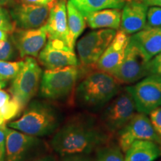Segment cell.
<instances>
[{"instance_id":"6da1fadb","label":"cell","mask_w":161,"mask_h":161,"mask_svg":"<svg viewBox=\"0 0 161 161\" xmlns=\"http://www.w3.org/2000/svg\"><path fill=\"white\" fill-rule=\"evenodd\" d=\"M112 136L95 118L82 114L70 118L58 128L50 145L62 157L88 154L109 144Z\"/></svg>"},{"instance_id":"7a4b0ae2","label":"cell","mask_w":161,"mask_h":161,"mask_svg":"<svg viewBox=\"0 0 161 161\" xmlns=\"http://www.w3.org/2000/svg\"><path fill=\"white\" fill-rule=\"evenodd\" d=\"M120 84L109 73L98 69L90 72L75 87V102L86 110H99L119 92Z\"/></svg>"},{"instance_id":"3957f363","label":"cell","mask_w":161,"mask_h":161,"mask_svg":"<svg viewBox=\"0 0 161 161\" xmlns=\"http://www.w3.org/2000/svg\"><path fill=\"white\" fill-rule=\"evenodd\" d=\"M60 120L59 111L52 104L34 101L19 118L9 122L8 127L29 135L44 136L58 130Z\"/></svg>"},{"instance_id":"277c9868","label":"cell","mask_w":161,"mask_h":161,"mask_svg":"<svg viewBox=\"0 0 161 161\" xmlns=\"http://www.w3.org/2000/svg\"><path fill=\"white\" fill-rule=\"evenodd\" d=\"M78 76V66L46 69L42 75L40 96L52 101L65 99L75 90Z\"/></svg>"},{"instance_id":"5b68a950","label":"cell","mask_w":161,"mask_h":161,"mask_svg":"<svg viewBox=\"0 0 161 161\" xmlns=\"http://www.w3.org/2000/svg\"><path fill=\"white\" fill-rule=\"evenodd\" d=\"M42 69L33 57H26L22 69L13 79L9 92L24 108L39 90Z\"/></svg>"},{"instance_id":"8992f818","label":"cell","mask_w":161,"mask_h":161,"mask_svg":"<svg viewBox=\"0 0 161 161\" xmlns=\"http://www.w3.org/2000/svg\"><path fill=\"white\" fill-rule=\"evenodd\" d=\"M136 107L130 93L125 90L114 97L107 105L101 116L100 122L113 136L118 134L135 115Z\"/></svg>"},{"instance_id":"52a82bcc","label":"cell","mask_w":161,"mask_h":161,"mask_svg":"<svg viewBox=\"0 0 161 161\" xmlns=\"http://www.w3.org/2000/svg\"><path fill=\"white\" fill-rule=\"evenodd\" d=\"M116 34L115 29H101L90 31L80 38L77 43V52L80 64L86 68L95 66Z\"/></svg>"},{"instance_id":"ba28073f","label":"cell","mask_w":161,"mask_h":161,"mask_svg":"<svg viewBox=\"0 0 161 161\" xmlns=\"http://www.w3.org/2000/svg\"><path fill=\"white\" fill-rule=\"evenodd\" d=\"M125 90L130 93L139 113L149 114L161 107V77L150 75Z\"/></svg>"},{"instance_id":"9c48e42d","label":"cell","mask_w":161,"mask_h":161,"mask_svg":"<svg viewBox=\"0 0 161 161\" xmlns=\"http://www.w3.org/2000/svg\"><path fill=\"white\" fill-rule=\"evenodd\" d=\"M119 147L125 153L136 140H150L161 146V139L153 127L147 114H135L128 123L118 132Z\"/></svg>"},{"instance_id":"30bf717a","label":"cell","mask_w":161,"mask_h":161,"mask_svg":"<svg viewBox=\"0 0 161 161\" xmlns=\"http://www.w3.org/2000/svg\"><path fill=\"white\" fill-rule=\"evenodd\" d=\"M148 61L140 48L129 38L123 60L112 75L121 84H133L147 76Z\"/></svg>"},{"instance_id":"8fae6325","label":"cell","mask_w":161,"mask_h":161,"mask_svg":"<svg viewBox=\"0 0 161 161\" xmlns=\"http://www.w3.org/2000/svg\"><path fill=\"white\" fill-rule=\"evenodd\" d=\"M42 146L37 136L6 128L5 161H25Z\"/></svg>"},{"instance_id":"7c38bea8","label":"cell","mask_w":161,"mask_h":161,"mask_svg":"<svg viewBox=\"0 0 161 161\" xmlns=\"http://www.w3.org/2000/svg\"><path fill=\"white\" fill-rule=\"evenodd\" d=\"M38 60L47 69L78 66L79 64L74 50L58 40H49L39 53Z\"/></svg>"},{"instance_id":"4fadbf2b","label":"cell","mask_w":161,"mask_h":161,"mask_svg":"<svg viewBox=\"0 0 161 161\" xmlns=\"http://www.w3.org/2000/svg\"><path fill=\"white\" fill-rule=\"evenodd\" d=\"M47 34L45 26L35 29H16L11 40L22 58L38 57L46 43Z\"/></svg>"},{"instance_id":"5bb4252c","label":"cell","mask_w":161,"mask_h":161,"mask_svg":"<svg viewBox=\"0 0 161 161\" xmlns=\"http://www.w3.org/2000/svg\"><path fill=\"white\" fill-rule=\"evenodd\" d=\"M49 5L21 3L11 9V16L17 27L21 29H35L43 26L49 17Z\"/></svg>"},{"instance_id":"9a60e30c","label":"cell","mask_w":161,"mask_h":161,"mask_svg":"<svg viewBox=\"0 0 161 161\" xmlns=\"http://www.w3.org/2000/svg\"><path fill=\"white\" fill-rule=\"evenodd\" d=\"M44 26L49 40H60L70 47L66 0L54 1L50 7L49 17Z\"/></svg>"},{"instance_id":"2e32d148","label":"cell","mask_w":161,"mask_h":161,"mask_svg":"<svg viewBox=\"0 0 161 161\" xmlns=\"http://www.w3.org/2000/svg\"><path fill=\"white\" fill-rule=\"evenodd\" d=\"M129 38L122 30L116 31L111 43L96 64V69L112 75L123 60Z\"/></svg>"},{"instance_id":"e0dca14e","label":"cell","mask_w":161,"mask_h":161,"mask_svg":"<svg viewBox=\"0 0 161 161\" xmlns=\"http://www.w3.org/2000/svg\"><path fill=\"white\" fill-rule=\"evenodd\" d=\"M148 5L138 0H128L123 7L120 28L127 35L141 31L146 26Z\"/></svg>"},{"instance_id":"ac0fdd59","label":"cell","mask_w":161,"mask_h":161,"mask_svg":"<svg viewBox=\"0 0 161 161\" xmlns=\"http://www.w3.org/2000/svg\"><path fill=\"white\" fill-rule=\"evenodd\" d=\"M150 60L161 52V27H146L130 37Z\"/></svg>"},{"instance_id":"d6986e66","label":"cell","mask_w":161,"mask_h":161,"mask_svg":"<svg viewBox=\"0 0 161 161\" xmlns=\"http://www.w3.org/2000/svg\"><path fill=\"white\" fill-rule=\"evenodd\" d=\"M161 155V147L150 140H136L125 152V161H154Z\"/></svg>"},{"instance_id":"ffe728a7","label":"cell","mask_w":161,"mask_h":161,"mask_svg":"<svg viewBox=\"0 0 161 161\" xmlns=\"http://www.w3.org/2000/svg\"><path fill=\"white\" fill-rule=\"evenodd\" d=\"M122 11L118 8H108L92 12L85 17L86 24L92 29H119Z\"/></svg>"},{"instance_id":"44dd1931","label":"cell","mask_w":161,"mask_h":161,"mask_svg":"<svg viewBox=\"0 0 161 161\" xmlns=\"http://www.w3.org/2000/svg\"><path fill=\"white\" fill-rule=\"evenodd\" d=\"M66 9L69 32V45L71 49H74L76 40L85 29L86 22L85 17L76 8L70 0L66 4Z\"/></svg>"},{"instance_id":"7402d4cb","label":"cell","mask_w":161,"mask_h":161,"mask_svg":"<svg viewBox=\"0 0 161 161\" xmlns=\"http://www.w3.org/2000/svg\"><path fill=\"white\" fill-rule=\"evenodd\" d=\"M84 17L92 12L108 8H123L127 0H70Z\"/></svg>"},{"instance_id":"603a6c76","label":"cell","mask_w":161,"mask_h":161,"mask_svg":"<svg viewBox=\"0 0 161 161\" xmlns=\"http://www.w3.org/2000/svg\"><path fill=\"white\" fill-rule=\"evenodd\" d=\"M24 108L9 92L0 90V125L17 117Z\"/></svg>"},{"instance_id":"cb8c5ba5","label":"cell","mask_w":161,"mask_h":161,"mask_svg":"<svg viewBox=\"0 0 161 161\" xmlns=\"http://www.w3.org/2000/svg\"><path fill=\"white\" fill-rule=\"evenodd\" d=\"M95 161H125V157L119 147L107 144L97 149Z\"/></svg>"},{"instance_id":"d4e9b609","label":"cell","mask_w":161,"mask_h":161,"mask_svg":"<svg viewBox=\"0 0 161 161\" xmlns=\"http://www.w3.org/2000/svg\"><path fill=\"white\" fill-rule=\"evenodd\" d=\"M23 64L24 60L14 62L0 60V80L5 82L13 80L22 69Z\"/></svg>"},{"instance_id":"484cf974","label":"cell","mask_w":161,"mask_h":161,"mask_svg":"<svg viewBox=\"0 0 161 161\" xmlns=\"http://www.w3.org/2000/svg\"><path fill=\"white\" fill-rule=\"evenodd\" d=\"M0 29L8 34H12L17 29L11 14L2 6H0Z\"/></svg>"},{"instance_id":"4316f807","label":"cell","mask_w":161,"mask_h":161,"mask_svg":"<svg viewBox=\"0 0 161 161\" xmlns=\"http://www.w3.org/2000/svg\"><path fill=\"white\" fill-rule=\"evenodd\" d=\"M16 47L12 40L9 38L0 41V60H9L16 56Z\"/></svg>"},{"instance_id":"83f0119b","label":"cell","mask_w":161,"mask_h":161,"mask_svg":"<svg viewBox=\"0 0 161 161\" xmlns=\"http://www.w3.org/2000/svg\"><path fill=\"white\" fill-rule=\"evenodd\" d=\"M147 27H161V7L152 6L147 11Z\"/></svg>"},{"instance_id":"f1b7e54d","label":"cell","mask_w":161,"mask_h":161,"mask_svg":"<svg viewBox=\"0 0 161 161\" xmlns=\"http://www.w3.org/2000/svg\"><path fill=\"white\" fill-rule=\"evenodd\" d=\"M154 75L161 77V52L152 58L147 64V75Z\"/></svg>"},{"instance_id":"f546056e","label":"cell","mask_w":161,"mask_h":161,"mask_svg":"<svg viewBox=\"0 0 161 161\" xmlns=\"http://www.w3.org/2000/svg\"><path fill=\"white\" fill-rule=\"evenodd\" d=\"M149 118L154 130L161 139V107L152 110L149 114Z\"/></svg>"},{"instance_id":"4dcf8cb0","label":"cell","mask_w":161,"mask_h":161,"mask_svg":"<svg viewBox=\"0 0 161 161\" xmlns=\"http://www.w3.org/2000/svg\"><path fill=\"white\" fill-rule=\"evenodd\" d=\"M6 124L0 125V161H5Z\"/></svg>"},{"instance_id":"1f68e13d","label":"cell","mask_w":161,"mask_h":161,"mask_svg":"<svg viewBox=\"0 0 161 161\" xmlns=\"http://www.w3.org/2000/svg\"><path fill=\"white\" fill-rule=\"evenodd\" d=\"M60 161H91L85 154H74V155L64 156Z\"/></svg>"},{"instance_id":"d6a6232c","label":"cell","mask_w":161,"mask_h":161,"mask_svg":"<svg viewBox=\"0 0 161 161\" xmlns=\"http://www.w3.org/2000/svg\"><path fill=\"white\" fill-rule=\"evenodd\" d=\"M23 3L51 6L55 0H20Z\"/></svg>"},{"instance_id":"836d02e7","label":"cell","mask_w":161,"mask_h":161,"mask_svg":"<svg viewBox=\"0 0 161 161\" xmlns=\"http://www.w3.org/2000/svg\"><path fill=\"white\" fill-rule=\"evenodd\" d=\"M29 161H56V159L52 155H43L32 159Z\"/></svg>"},{"instance_id":"e575fe53","label":"cell","mask_w":161,"mask_h":161,"mask_svg":"<svg viewBox=\"0 0 161 161\" xmlns=\"http://www.w3.org/2000/svg\"><path fill=\"white\" fill-rule=\"evenodd\" d=\"M148 6H158L161 7V0H138Z\"/></svg>"},{"instance_id":"d590c367","label":"cell","mask_w":161,"mask_h":161,"mask_svg":"<svg viewBox=\"0 0 161 161\" xmlns=\"http://www.w3.org/2000/svg\"><path fill=\"white\" fill-rule=\"evenodd\" d=\"M8 39V33L0 29V41Z\"/></svg>"},{"instance_id":"8d00e7d4","label":"cell","mask_w":161,"mask_h":161,"mask_svg":"<svg viewBox=\"0 0 161 161\" xmlns=\"http://www.w3.org/2000/svg\"><path fill=\"white\" fill-rule=\"evenodd\" d=\"M11 0H0V6L7 5Z\"/></svg>"},{"instance_id":"74e56055","label":"cell","mask_w":161,"mask_h":161,"mask_svg":"<svg viewBox=\"0 0 161 161\" xmlns=\"http://www.w3.org/2000/svg\"><path fill=\"white\" fill-rule=\"evenodd\" d=\"M6 84H7V82L0 80V90L3 89V88H4V87H5Z\"/></svg>"},{"instance_id":"f35d334b","label":"cell","mask_w":161,"mask_h":161,"mask_svg":"<svg viewBox=\"0 0 161 161\" xmlns=\"http://www.w3.org/2000/svg\"><path fill=\"white\" fill-rule=\"evenodd\" d=\"M127 1H128V0H127Z\"/></svg>"}]
</instances>
